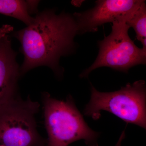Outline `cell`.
I'll return each instance as SVG.
<instances>
[{
    "label": "cell",
    "mask_w": 146,
    "mask_h": 146,
    "mask_svg": "<svg viewBox=\"0 0 146 146\" xmlns=\"http://www.w3.org/2000/svg\"><path fill=\"white\" fill-rule=\"evenodd\" d=\"M39 103L16 97L0 106V144L5 146H46L35 116Z\"/></svg>",
    "instance_id": "cell-4"
},
{
    "label": "cell",
    "mask_w": 146,
    "mask_h": 146,
    "mask_svg": "<svg viewBox=\"0 0 146 146\" xmlns=\"http://www.w3.org/2000/svg\"><path fill=\"white\" fill-rule=\"evenodd\" d=\"M8 35L0 41V106L17 97L18 82L21 75Z\"/></svg>",
    "instance_id": "cell-7"
},
{
    "label": "cell",
    "mask_w": 146,
    "mask_h": 146,
    "mask_svg": "<svg viewBox=\"0 0 146 146\" xmlns=\"http://www.w3.org/2000/svg\"><path fill=\"white\" fill-rule=\"evenodd\" d=\"M91 98L84 114L97 120L102 110L117 116L127 123L146 129V86L143 80L127 83L118 91L101 92L91 84Z\"/></svg>",
    "instance_id": "cell-3"
},
{
    "label": "cell",
    "mask_w": 146,
    "mask_h": 146,
    "mask_svg": "<svg viewBox=\"0 0 146 146\" xmlns=\"http://www.w3.org/2000/svg\"><path fill=\"white\" fill-rule=\"evenodd\" d=\"M125 137V131H123L122 133H121V136H120L119 138V141H118L117 143L116 144L115 146H121V143L122 142L123 140L124 139Z\"/></svg>",
    "instance_id": "cell-11"
},
{
    "label": "cell",
    "mask_w": 146,
    "mask_h": 146,
    "mask_svg": "<svg viewBox=\"0 0 146 146\" xmlns=\"http://www.w3.org/2000/svg\"><path fill=\"white\" fill-rule=\"evenodd\" d=\"M42 99L48 135L46 146H69L80 140L88 146H98L99 132L89 127L72 96L59 100L44 92Z\"/></svg>",
    "instance_id": "cell-2"
},
{
    "label": "cell",
    "mask_w": 146,
    "mask_h": 146,
    "mask_svg": "<svg viewBox=\"0 0 146 146\" xmlns=\"http://www.w3.org/2000/svg\"><path fill=\"white\" fill-rule=\"evenodd\" d=\"M39 1L0 0V13L22 21L27 26L34 20L31 14L36 13Z\"/></svg>",
    "instance_id": "cell-8"
},
{
    "label": "cell",
    "mask_w": 146,
    "mask_h": 146,
    "mask_svg": "<svg viewBox=\"0 0 146 146\" xmlns=\"http://www.w3.org/2000/svg\"><path fill=\"white\" fill-rule=\"evenodd\" d=\"M0 146H5L3 145H0Z\"/></svg>",
    "instance_id": "cell-12"
},
{
    "label": "cell",
    "mask_w": 146,
    "mask_h": 146,
    "mask_svg": "<svg viewBox=\"0 0 146 146\" xmlns=\"http://www.w3.org/2000/svg\"><path fill=\"white\" fill-rule=\"evenodd\" d=\"M13 27L10 25H5L0 28V41L7 34L13 31Z\"/></svg>",
    "instance_id": "cell-10"
},
{
    "label": "cell",
    "mask_w": 146,
    "mask_h": 146,
    "mask_svg": "<svg viewBox=\"0 0 146 146\" xmlns=\"http://www.w3.org/2000/svg\"><path fill=\"white\" fill-rule=\"evenodd\" d=\"M112 24L110 34L98 42L99 52L96 59L80 74V78L88 77L92 71L101 67L127 73L133 66L146 64V50L137 47L131 39L129 27L125 20Z\"/></svg>",
    "instance_id": "cell-5"
},
{
    "label": "cell",
    "mask_w": 146,
    "mask_h": 146,
    "mask_svg": "<svg viewBox=\"0 0 146 146\" xmlns=\"http://www.w3.org/2000/svg\"><path fill=\"white\" fill-rule=\"evenodd\" d=\"M78 34L73 15L63 12L56 14L52 9L37 13L30 25L14 32L13 35L21 44L24 56L21 75L40 66L50 68L60 77L63 70L59 65L60 57L72 52Z\"/></svg>",
    "instance_id": "cell-1"
},
{
    "label": "cell",
    "mask_w": 146,
    "mask_h": 146,
    "mask_svg": "<svg viewBox=\"0 0 146 146\" xmlns=\"http://www.w3.org/2000/svg\"><path fill=\"white\" fill-rule=\"evenodd\" d=\"M125 22L129 28H132L135 31L136 38L142 43V48L146 50V6L145 1H142L138 7L127 17Z\"/></svg>",
    "instance_id": "cell-9"
},
{
    "label": "cell",
    "mask_w": 146,
    "mask_h": 146,
    "mask_svg": "<svg viewBox=\"0 0 146 146\" xmlns=\"http://www.w3.org/2000/svg\"><path fill=\"white\" fill-rule=\"evenodd\" d=\"M142 0H98L94 8L73 14L78 34L97 31L99 27L108 23L125 20Z\"/></svg>",
    "instance_id": "cell-6"
}]
</instances>
